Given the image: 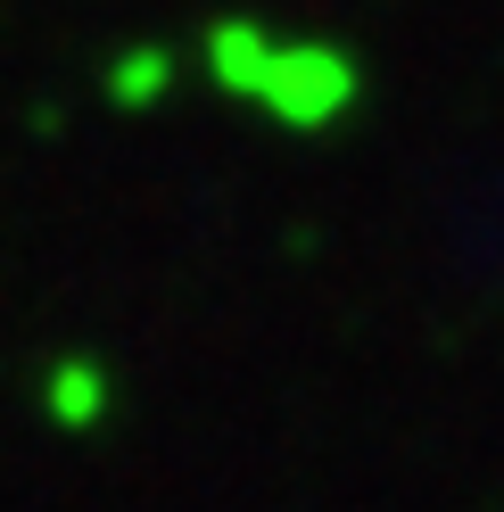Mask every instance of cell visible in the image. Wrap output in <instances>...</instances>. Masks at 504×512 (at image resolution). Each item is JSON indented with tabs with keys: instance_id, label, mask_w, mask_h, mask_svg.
Returning a JSON list of instances; mask_svg holds the SVG:
<instances>
[{
	"instance_id": "cell-1",
	"label": "cell",
	"mask_w": 504,
	"mask_h": 512,
	"mask_svg": "<svg viewBox=\"0 0 504 512\" xmlns=\"http://www.w3.org/2000/svg\"><path fill=\"white\" fill-rule=\"evenodd\" d=\"M339 91H348V67H339L331 50H281L273 42V58H265V75H257V91L248 100H265L273 116H290V124H323L331 108H339Z\"/></svg>"
}]
</instances>
